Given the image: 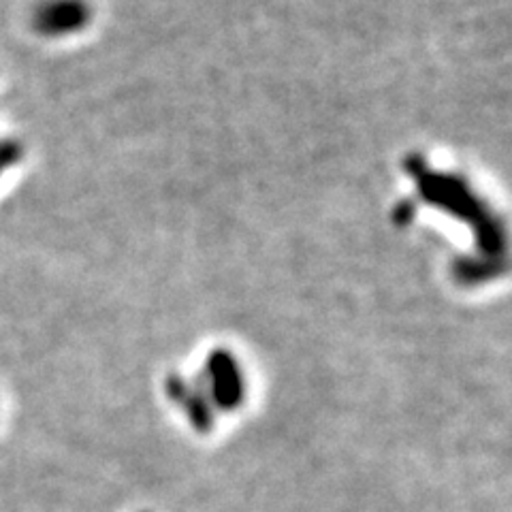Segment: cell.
Listing matches in <instances>:
<instances>
[{
  "instance_id": "6da1fadb",
  "label": "cell",
  "mask_w": 512,
  "mask_h": 512,
  "mask_svg": "<svg viewBox=\"0 0 512 512\" xmlns=\"http://www.w3.org/2000/svg\"><path fill=\"white\" fill-rule=\"evenodd\" d=\"M84 7L77 0H54V3H45L37 11V28L41 32H62L71 30L82 22Z\"/></svg>"
},
{
  "instance_id": "7a4b0ae2",
  "label": "cell",
  "mask_w": 512,
  "mask_h": 512,
  "mask_svg": "<svg viewBox=\"0 0 512 512\" xmlns=\"http://www.w3.org/2000/svg\"><path fill=\"white\" fill-rule=\"evenodd\" d=\"M15 160V148L11 146H0V173H3V169L13 163Z\"/></svg>"
}]
</instances>
